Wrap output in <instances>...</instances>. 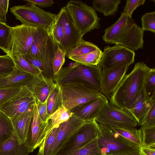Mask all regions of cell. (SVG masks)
I'll list each match as a JSON object with an SVG mask.
<instances>
[{
  "label": "cell",
  "instance_id": "1",
  "mask_svg": "<svg viewBox=\"0 0 155 155\" xmlns=\"http://www.w3.org/2000/svg\"><path fill=\"white\" fill-rule=\"evenodd\" d=\"M150 69L143 62L136 63L132 71L124 76L110 96L109 102L127 110L143 87L145 78Z\"/></svg>",
  "mask_w": 155,
  "mask_h": 155
},
{
  "label": "cell",
  "instance_id": "2",
  "mask_svg": "<svg viewBox=\"0 0 155 155\" xmlns=\"http://www.w3.org/2000/svg\"><path fill=\"white\" fill-rule=\"evenodd\" d=\"M102 72L98 65H88L75 62L62 67L55 76L54 82L60 85L67 83H81L106 97L101 84Z\"/></svg>",
  "mask_w": 155,
  "mask_h": 155
},
{
  "label": "cell",
  "instance_id": "3",
  "mask_svg": "<svg viewBox=\"0 0 155 155\" xmlns=\"http://www.w3.org/2000/svg\"><path fill=\"white\" fill-rule=\"evenodd\" d=\"M98 145L104 155H127L139 153L140 147L129 141L109 127L99 124Z\"/></svg>",
  "mask_w": 155,
  "mask_h": 155
},
{
  "label": "cell",
  "instance_id": "4",
  "mask_svg": "<svg viewBox=\"0 0 155 155\" xmlns=\"http://www.w3.org/2000/svg\"><path fill=\"white\" fill-rule=\"evenodd\" d=\"M66 7L75 28L82 37L100 27V18L93 7L75 0L68 2Z\"/></svg>",
  "mask_w": 155,
  "mask_h": 155
},
{
  "label": "cell",
  "instance_id": "5",
  "mask_svg": "<svg viewBox=\"0 0 155 155\" xmlns=\"http://www.w3.org/2000/svg\"><path fill=\"white\" fill-rule=\"evenodd\" d=\"M10 9L21 24L36 28H49L55 22L57 16L29 2L24 5L14 6Z\"/></svg>",
  "mask_w": 155,
  "mask_h": 155
},
{
  "label": "cell",
  "instance_id": "6",
  "mask_svg": "<svg viewBox=\"0 0 155 155\" xmlns=\"http://www.w3.org/2000/svg\"><path fill=\"white\" fill-rule=\"evenodd\" d=\"M99 124L95 119L84 122L62 144L55 155H68L97 138Z\"/></svg>",
  "mask_w": 155,
  "mask_h": 155
},
{
  "label": "cell",
  "instance_id": "7",
  "mask_svg": "<svg viewBox=\"0 0 155 155\" xmlns=\"http://www.w3.org/2000/svg\"><path fill=\"white\" fill-rule=\"evenodd\" d=\"M60 86L63 106L70 111L75 107L95 99L102 94L81 83H67Z\"/></svg>",
  "mask_w": 155,
  "mask_h": 155
},
{
  "label": "cell",
  "instance_id": "8",
  "mask_svg": "<svg viewBox=\"0 0 155 155\" xmlns=\"http://www.w3.org/2000/svg\"><path fill=\"white\" fill-rule=\"evenodd\" d=\"M95 120L98 124L110 127L135 128L138 125L135 119L129 111L109 102L103 107Z\"/></svg>",
  "mask_w": 155,
  "mask_h": 155
},
{
  "label": "cell",
  "instance_id": "9",
  "mask_svg": "<svg viewBox=\"0 0 155 155\" xmlns=\"http://www.w3.org/2000/svg\"><path fill=\"white\" fill-rule=\"evenodd\" d=\"M36 28L22 24L12 27L6 54L11 56L27 54L33 43Z\"/></svg>",
  "mask_w": 155,
  "mask_h": 155
},
{
  "label": "cell",
  "instance_id": "10",
  "mask_svg": "<svg viewBox=\"0 0 155 155\" xmlns=\"http://www.w3.org/2000/svg\"><path fill=\"white\" fill-rule=\"evenodd\" d=\"M36 103L33 94L26 85H23L16 94L0 106V110L10 118L23 114Z\"/></svg>",
  "mask_w": 155,
  "mask_h": 155
},
{
  "label": "cell",
  "instance_id": "11",
  "mask_svg": "<svg viewBox=\"0 0 155 155\" xmlns=\"http://www.w3.org/2000/svg\"><path fill=\"white\" fill-rule=\"evenodd\" d=\"M135 53L119 45L105 47L101 60L98 64L102 71L119 65H130L134 62Z\"/></svg>",
  "mask_w": 155,
  "mask_h": 155
},
{
  "label": "cell",
  "instance_id": "12",
  "mask_svg": "<svg viewBox=\"0 0 155 155\" xmlns=\"http://www.w3.org/2000/svg\"><path fill=\"white\" fill-rule=\"evenodd\" d=\"M55 20L63 28L64 36L59 47L66 54L80 43L82 36L75 28L66 6L61 8Z\"/></svg>",
  "mask_w": 155,
  "mask_h": 155
},
{
  "label": "cell",
  "instance_id": "13",
  "mask_svg": "<svg viewBox=\"0 0 155 155\" xmlns=\"http://www.w3.org/2000/svg\"><path fill=\"white\" fill-rule=\"evenodd\" d=\"M48 121H42L38 113L36 103L34 105L32 118L25 143L30 152L39 147L46 136Z\"/></svg>",
  "mask_w": 155,
  "mask_h": 155
},
{
  "label": "cell",
  "instance_id": "14",
  "mask_svg": "<svg viewBox=\"0 0 155 155\" xmlns=\"http://www.w3.org/2000/svg\"><path fill=\"white\" fill-rule=\"evenodd\" d=\"M58 47L50 34L46 51L41 58L35 59L27 54L22 55L30 64L39 68L44 76L53 80L54 81L55 76L53 69L52 61Z\"/></svg>",
  "mask_w": 155,
  "mask_h": 155
},
{
  "label": "cell",
  "instance_id": "15",
  "mask_svg": "<svg viewBox=\"0 0 155 155\" xmlns=\"http://www.w3.org/2000/svg\"><path fill=\"white\" fill-rule=\"evenodd\" d=\"M129 66L121 65L102 71V85L108 100L125 75Z\"/></svg>",
  "mask_w": 155,
  "mask_h": 155
},
{
  "label": "cell",
  "instance_id": "16",
  "mask_svg": "<svg viewBox=\"0 0 155 155\" xmlns=\"http://www.w3.org/2000/svg\"><path fill=\"white\" fill-rule=\"evenodd\" d=\"M33 94L36 100L45 101L56 85L54 81L41 73L34 76L25 85Z\"/></svg>",
  "mask_w": 155,
  "mask_h": 155
},
{
  "label": "cell",
  "instance_id": "17",
  "mask_svg": "<svg viewBox=\"0 0 155 155\" xmlns=\"http://www.w3.org/2000/svg\"><path fill=\"white\" fill-rule=\"evenodd\" d=\"M109 101L103 94L97 98L87 103L78 105L71 110L85 122L95 120L98 114Z\"/></svg>",
  "mask_w": 155,
  "mask_h": 155
},
{
  "label": "cell",
  "instance_id": "18",
  "mask_svg": "<svg viewBox=\"0 0 155 155\" xmlns=\"http://www.w3.org/2000/svg\"><path fill=\"white\" fill-rule=\"evenodd\" d=\"M144 31L133 23L126 30L116 45H122L132 51L143 47Z\"/></svg>",
  "mask_w": 155,
  "mask_h": 155
},
{
  "label": "cell",
  "instance_id": "19",
  "mask_svg": "<svg viewBox=\"0 0 155 155\" xmlns=\"http://www.w3.org/2000/svg\"><path fill=\"white\" fill-rule=\"evenodd\" d=\"M84 122L83 120L73 113L67 121L60 124V129L53 146L52 155H55L62 144Z\"/></svg>",
  "mask_w": 155,
  "mask_h": 155
},
{
  "label": "cell",
  "instance_id": "20",
  "mask_svg": "<svg viewBox=\"0 0 155 155\" xmlns=\"http://www.w3.org/2000/svg\"><path fill=\"white\" fill-rule=\"evenodd\" d=\"M133 23L131 18L122 12L118 20L105 30L103 40L107 43L116 45L126 30Z\"/></svg>",
  "mask_w": 155,
  "mask_h": 155
},
{
  "label": "cell",
  "instance_id": "21",
  "mask_svg": "<svg viewBox=\"0 0 155 155\" xmlns=\"http://www.w3.org/2000/svg\"><path fill=\"white\" fill-rule=\"evenodd\" d=\"M50 36L49 28H37L33 43L26 54L36 59L42 57L46 51Z\"/></svg>",
  "mask_w": 155,
  "mask_h": 155
},
{
  "label": "cell",
  "instance_id": "22",
  "mask_svg": "<svg viewBox=\"0 0 155 155\" xmlns=\"http://www.w3.org/2000/svg\"><path fill=\"white\" fill-rule=\"evenodd\" d=\"M34 106L19 116L10 118L20 143H25L27 139L32 118Z\"/></svg>",
  "mask_w": 155,
  "mask_h": 155
},
{
  "label": "cell",
  "instance_id": "23",
  "mask_svg": "<svg viewBox=\"0 0 155 155\" xmlns=\"http://www.w3.org/2000/svg\"><path fill=\"white\" fill-rule=\"evenodd\" d=\"M151 99L146 93L144 86L137 98L128 108L129 111L140 126L148 110Z\"/></svg>",
  "mask_w": 155,
  "mask_h": 155
},
{
  "label": "cell",
  "instance_id": "24",
  "mask_svg": "<svg viewBox=\"0 0 155 155\" xmlns=\"http://www.w3.org/2000/svg\"><path fill=\"white\" fill-rule=\"evenodd\" d=\"M33 76L15 66V69L10 74L0 78V88L25 85Z\"/></svg>",
  "mask_w": 155,
  "mask_h": 155
},
{
  "label": "cell",
  "instance_id": "25",
  "mask_svg": "<svg viewBox=\"0 0 155 155\" xmlns=\"http://www.w3.org/2000/svg\"><path fill=\"white\" fill-rule=\"evenodd\" d=\"M30 153L25 142L19 143L16 134L0 145V155H27Z\"/></svg>",
  "mask_w": 155,
  "mask_h": 155
},
{
  "label": "cell",
  "instance_id": "26",
  "mask_svg": "<svg viewBox=\"0 0 155 155\" xmlns=\"http://www.w3.org/2000/svg\"><path fill=\"white\" fill-rule=\"evenodd\" d=\"M120 0H94L92 7L106 16L115 15L117 12Z\"/></svg>",
  "mask_w": 155,
  "mask_h": 155
},
{
  "label": "cell",
  "instance_id": "27",
  "mask_svg": "<svg viewBox=\"0 0 155 155\" xmlns=\"http://www.w3.org/2000/svg\"><path fill=\"white\" fill-rule=\"evenodd\" d=\"M47 99L48 114L50 116L63 106L62 92L60 85L57 83Z\"/></svg>",
  "mask_w": 155,
  "mask_h": 155
},
{
  "label": "cell",
  "instance_id": "28",
  "mask_svg": "<svg viewBox=\"0 0 155 155\" xmlns=\"http://www.w3.org/2000/svg\"><path fill=\"white\" fill-rule=\"evenodd\" d=\"M73 114L71 112L68 110L63 106L51 114L48 121V123L46 136L52 129L67 121Z\"/></svg>",
  "mask_w": 155,
  "mask_h": 155
},
{
  "label": "cell",
  "instance_id": "29",
  "mask_svg": "<svg viewBox=\"0 0 155 155\" xmlns=\"http://www.w3.org/2000/svg\"><path fill=\"white\" fill-rule=\"evenodd\" d=\"M15 134L11 119L0 110V145Z\"/></svg>",
  "mask_w": 155,
  "mask_h": 155
},
{
  "label": "cell",
  "instance_id": "30",
  "mask_svg": "<svg viewBox=\"0 0 155 155\" xmlns=\"http://www.w3.org/2000/svg\"><path fill=\"white\" fill-rule=\"evenodd\" d=\"M60 127V124L47 134L39 146L37 155H52L53 146Z\"/></svg>",
  "mask_w": 155,
  "mask_h": 155
},
{
  "label": "cell",
  "instance_id": "31",
  "mask_svg": "<svg viewBox=\"0 0 155 155\" xmlns=\"http://www.w3.org/2000/svg\"><path fill=\"white\" fill-rule=\"evenodd\" d=\"M112 129L123 137L140 147L142 144L140 129L135 128L112 127Z\"/></svg>",
  "mask_w": 155,
  "mask_h": 155
},
{
  "label": "cell",
  "instance_id": "32",
  "mask_svg": "<svg viewBox=\"0 0 155 155\" xmlns=\"http://www.w3.org/2000/svg\"><path fill=\"white\" fill-rule=\"evenodd\" d=\"M102 55V51L98 48L93 52L82 55L72 56L68 58L84 65H97L99 63Z\"/></svg>",
  "mask_w": 155,
  "mask_h": 155
},
{
  "label": "cell",
  "instance_id": "33",
  "mask_svg": "<svg viewBox=\"0 0 155 155\" xmlns=\"http://www.w3.org/2000/svg\"><path fill=\"white\" fill-rule=\"evenodd\" d=\"M98 48L94 44L83 39L76 47L67 53L65 57L69 58L72 56L86 54L93 52Z\"/></svg>",
  "mask_w": 155,
  "mask_h": 155
},
{
  "label": "cell",
  "instance_id": "34",
  "mask_svg": "<svg viewBox=\"0 0 155 155\" xmlns=\"http://www.w3.org/2000/svg\"><path fill=\"white\" fill-rule=\"evenodd\" d=\"M15 66L21 70L34 76L41 73V71L27 61L21 54L10 56Z\"/></svg>",
  "mask_w": 155,
  "mask_h": 155
},
{
  "label": "cell",
  "instance_id": "35",
  "mask_svg": "<svg viewBox=\"0 0 155 155\" xmlns=\"http://www.w3.org/2000/svg\"><path fill=\"white\" fill-rule=\"evenodd\" d=\"M140 129L142 137L141 147L155 148V125L141 127Z\"/></svg>",
  "mask_w": 155,
  "mask_h": 155
},
{
  "label": "cell",
  "instance_id": "36",
  "mask_svg": "<svg viewBox=\"0 0 155 155\" xmlns=\"http://www.w3.org/2000/svg\"><path fill=\"white\" fill-rule=\"evenodd\" d=\"M97 137L84 146L68 155H104L98 145Z\"/></svg>",
  "mask_w": 155,
  "mask_h": 155
},
{
  "label": "cell",
  "instance_id": "37",
  "mask_svg": "<svg viewBox=\"0 0 155 155\" xmlns=\"http://www.w3.org/2000/svg\"><path fill=\"white\" fill-rule=\"evenodd\" d=\"M15 67V64L9 55L0 56V78L5 77L10 74Z\"/></svg>",
  "mask_w": 155,
  "mask_h": 155
},
{
  "label": "cell",
  "instance_id": "38",
  "mask_svg": "<svg viewBox=\"0 0 155 155\" xmlns=\"http://www.w3.org/2000/svg\"><path fill=\"white\" fill-rule=\"evenodd\" d=\"M12 27L0 22V49L6 53L10 37Z\"/></svg>",
  "mask_w": 155,
  "mask_h": 155
},
{
  "label": "cell",
  "instance_id": "39",
  "mask_svg": "<svg viewBox=\"0 0 155 155\" xmlns=\"http://www.w3.org/2000/svg\"><path fill=\"white\" fill-rule=\"evenodd\" d=\"M144 88L145 91L151 99L155 98V69L151 68L145 78Z\"/></svg>",
  "mask_w": 155,
  "mask_h": 155
},
{
  "label": "cell",
  "instance_id": "40",
  "mask_svg": "<svg viewBox=\"0 0 155 155\" xmlns=\"http://www.w3.org/2000/svg\"><path fill=\"white\" fill-rule=\"evenodd\" d=\"M65 52L59 46L58 48L52 61L53 69L55 76L58 74L65 61Z\"/></svg>",
  "mask_w": 155,
  "mask_h": 155
},
{
  "label": "cell",
  "instance_id": "41",
  "mask_svg": "<svg viewBox=\"0 0 155 155\" xmlns=\"http://www.w3.org/2000/svg\"><path fill=\"white\" fill-rule=\"evenodd\" d=\"M142 28L144 31L155 32V12L147 13L141 18Z\"/></svg>",
  "mask_w": 155,
  "mask_h": 155
},
{
  "label": "cell",
  "instance_id": "42",
  "mask_svg": "<svg viewBox=\"0 0 155 155\" xmlns=\"http://www.w3.org/2000/svg\"><path fill=\"white\" fill-rule=\"evenodd\" d=\"M155 125V98L151 99L150 107L140 125L141 127Z\"/></svg>",
  "mask_w": 155,
  "mask_h": 155
},
{
  "label": "cell",
  "instance_id": "43",
  "mask_svg": "<svg viewBox=\"0 0 155 155\" xmlns=\"http://www.w3.org/2000/svg\"><path fill=\"white\" fill-rule=\"evenodd\" d=\"M23 86L0 88V106L18 93Z\"/></svg>",
  "mask_w": 155,
  "mask_h": 155
},
{
  "label": "cell",
  "instance_id": "44",
  "mask_svg": "<svg viewBox=\"0 0 155 155\" xmlns=\"http://www.w3.org/2000/svg\"><path fill=\"white\" fill-rule=\"evenodd\" d=\"M49 30L50 34L53 39L59 46L64 36L62 27L55 20L49 28Z\"/></svg>",
  "mask_w": 155,
  "mask_h": 155
},
{
  "label": "cell",
  "instance_id": "45",
  "mask_svg": "<svg viewBox=\"0 0 155 155\" xmlns=\"http://www.w3.org/2000/svg\"><path fill=\"white\" fill-rule=\"evenodd\" d=\"M145 1V0H127L122 12L131 18L134 11L139 6L143 5Z\"/></svg>",
  "mask_w": 155,
  "mask_h": 155
},
{
  "label": "cell",
  "instance_id": "46",
  "mask_svg": "<svg viewBox=\"0 0 155 155\" xmlns=\"http://www.w3.org/2000/svg\"><path fill=\"white\" fill-rule=\"evenodd\" d=\"M36 105L38 113L42 121H48L49 117L47 111V100L42 102L38 100H36Z\"/></svg>",
  "mask_w": 155,
  "mask_h": 155
},
{
  "label": "cell",
  "instance_id": "47",
  "mask_svg": "<svg viewBox=\"0 0 155 155\" xmlns=\"http://www.w3.org/2000/svg\"><path fill=\"white\" fill-rule=\"evenodd\" d=\"M9 1V0H0V22L6 23Z\"/></svg>",
  "mask_w": 155,
  "mask_h": 155
},
{
  "label": "cell",
  "instance_id": "48",
  "mask_svg": "<svg viewBox=\"0 0 155 155\" xmlns=\"http://www.w3.org/2000/svg\"><path fill=\"white\" fill-rule=\"evenodd\" d=\"M28 2L33 3L39 8H45L51 7L54 4L52 0H24Z\"/></svg>",
  "mask_w": 155,
  "mask_h": 155
},
{
  "label": "cell",
  "instance_id": "49",
  "mask_svg": "<svg viewBox=\"0 0 155 155\" xmlns=\"http://www.w3.org/2000/svg\"><path fill=\"white\" fill-rule=\"evenodd\" d=\"M140 152L143 155H155V148L140 147Z\"/></svg>",
  "mask_w": 155,
  "mask_h": 155
},
{
  "label": "cell",
  "instance_id": "50",
  "mask_svg": "<svg viewBox=\"0 0 155 155\" xmlns=\"http://www.w3.org/2000/svg\"><path fill=\"white\" fill-rule=\"evenodd\" d=\"M143 155L140 152L139 153L134 154H130V155Z\"/></svg>",
  "mask_w": 155,
  "mask_h": 155
}]
</instances>
